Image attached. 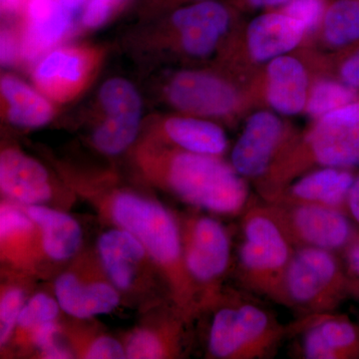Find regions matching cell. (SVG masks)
<instances>
[{"instance_id":"cell-16","label":"cell","mask_w":359,"mask_h":359,"mask_svg":"<svg viewBox=\"0 0 359 359\" xmlns=\"http://www.w3.org/2000/svg\"><path fill=\"white\" fill-rule=\"evenodd\" d=\"M85 268L61 273L54 283V294L60 309L77 320H88L110 313L119 306L121 294L107 276Z\"/></svg>"},{"instance_id":"cell-37","label":"cell","mask_w":359,"mask_h":359,"mask_svg":"<svg viewBox=\"0 0 359 359\" xmlns=\"http://www.w3.org/2000/svg\"><path fill=\"white\" fill-rule=\"evenodd\" d=\"M346 214L359 226V172L356 173L353 186L349 190L346 203Z\"/></svg>"},{"instance_id":"cell-30","label":"cell","mask_w":359,"mask_h":359,"mask_svg":"<svg viewBox=\"0 0 359 359\" xmlns=\"http://www.w3.org/2000/svg\"><path fill=\"white\" fill-rule=\"evenodd\" d=\"M65 332L71 344V351L75 356L88 359L127 358L124 344L109 335L76 334L73 330L65 328Z\"/></svg>"},{"instance_id":"cell-9","label":"cell","mask_w":359,"mask_h":359,"mask_svg":"<svg viewBox=\"0 0 359 359\" xmlns=\"http://www.w3.org/2000/svg\"><path fill=\"white\" fill-rule=\"evenodd\" d=\"M233 42V62L238 74L255 77L269 61L289 54L306 41L304 25L280 8L269 9L238 25Z\"/></svg>"},{"instance_id":"cell-6","label":"cell","mask_w":359,"mask_h":359,"mask_svg":"<svg viewBox=\"0 0 359 359\" xmlns=\"http://www.w3.org/2000/svg\"><path fill=\"white\" fill-rule=\"evenodd\" d=\"M349 280L337 252L297 248L285 273L282 304L299 316L335 311L349 297Z\"/></svg>"},{"instance_id":"cell-34","label":"cell","mask_w":359,"mask_h":359,"mask_svg":"<svg viewBox=\"0 0 359 359\" xmlns=\"http://www.w3.org/2000/svg\"><path fill=\"white\" fill-rule=\"evenodd\" d=\"M347 275L351 278H359V226L355 228L348 243L339 252Z\"/></svg>"},{"instance_id":"cell-38","label":"cell","mask_w":359,"mask_h":359,"mask_svg":"<svg viewBox=\"0 0 359 359\" xmlns=\"http://www.w3.org/2000/svg\"><path fill=\"white\" fill-rule=\"evenodd\" d=\"M1 41V58L4 62H7L13 58V43L6 35H2Z\"/></svg>"},{"instance_id":"cell-29","label":"cell","mask_w":359,"mask_h":359,"mask_svg":"<svg viewBox=\"0 0 359 359\" xmlns=\"http://www.w3.org/2000/svg\"><path fill=\"white\" fill-rule=\"evenodd\" d=\"M60 309L57 299L50 295L43 292L32 295L21 309L16 323L13 334L16 344H20L35 327L49 321L57 320Z\"/></svg>"},{"instance_id":"cell-26","label":"cell","mask_w":359,"mask_h":359,"mask_svg":"<svg viewBox=\"0 0 359 359\" xmlns=\"http://www.w3.org/2000/svg\"><path fill=\"white\" fill-rule=\"evenodd\" d=\"M2 95L8 103V119L22 127H40L50 121L53 110L51 105L16 78L1 79Z\"/></svg>"},{"instance_id":"cell-32","label":"cell","mask_w":359,"mask_h":359,"mask_svg":"<svg viewBox=\"0 0 359 359\" xmlns=\"http://www.w3.org/2000/svg\"><path fill=\"white\" fill-rule=\"evenodd\" d=\"M26 302V292L18 283L2 285L0 297V346H6L13 337L18 318Z\"/></svg>"},{"instance_id":"cell-40","label":"cell","mask_w":359,"mask_h":359,"mask_svg":"<svg viewBox=\"0 0 359 359\" xmlns=\"http://www.w3.org/2000/svg\"><path fill=\"white\" fill-rule=\"evenodd\" d=\"M63 6H65L66 8L69 11H76V9L80 8L87 0H58Z\"/></svg>"},{"instance_id":"cell-17","label":"cell","mask_w":359,"mask_h":359,"mask_svg":"<svg viewBox=\"0 0 359 359\" xmlns=\"http://www.w3.org/2000/svg\"><path fill=\"white\" fill-rule=\"evenodd\" d=\"M355 169L321 167L306 172L264 202L320 205L346 212Z\"/></svg>"},{"instance_id":"cell-39","label":"cell","mask_w":359,"mask_h":359,"mask_svg":"<svg viewBox=\"0 0 359 359\" xmlns=\"http://www.w3.org/2000/svg\"><path fill=\"white\" fill-rule=\"evenodd\" d=\"M204 1V0H157L158 4L166 6H177L178 7L187 6V4H195V2Z\"/></svg>"},{"instance_id":"cell-25","label":"cell","mask_w":359,"mask_h":359,"mask_svg":"<svg viewBox=\"0 0 359 359\" xmlns=\"http://www.w3.org/2000/svg\"><path fill=\"white\" fill-rule=\"evenodd\" d=\"M314 36L339 52L359 42V0H330Z\"/></svg>"},{"instance_id":"cell-5","label":"cell","mask_w":359,"mask_h":359,"mask_svg":"<svg viewBox=\"0 0 359 359\" xmlns=\"http://www.w3.org/2000/svg\"><path fill=\"white\" fill-rule=\"evenodd\" d=\"M238 280L245 289L283 304V282L295 248L264 202L243 212Z\"/></svg>"},{"instance_id":"cell-28","label":"cell","mask_w":359,"mask_h":359,"mask_svg":"<svg viewBox=\"0 0 359 359\" xmlns=\"http://www.w3.org/2000/svg\"><path fill=\"white\" fill-rule=\"evenodd\" d=\"M358 100V89L353 88L330 75H316L309 89L304 113L314 121Z\"/></svg>"},{"instance_id":"cell-21","label":"cell","mask_w":359,"mask_h":359,"mask_svg":"<svg viewBox=\"0 0 359 359\" xmlns=\"http://www.w3.org/2000/svg\"><path fill=\"white\" fill-rule=\"evenodd\" d=\"M188 321L180 313L157 327L137 328L125 341L127 358L155 359L180 358L183 346L184 325Z\"/></svg>"},{"instance_id":"cell-41","label":"cell","mask_w":359,"mask_h":359,"mask_svg":"<svg viewBox=\"0 0 359 359\" xmlns=\"http://www.w3.org/2000/svg\"><path fill=\"white\" fill-rule=\"evenodd\" d=\"M349 297L359 301V278H351L349 280Z\"/></svg>"},{"instance_id":"cell-12","label":"cell","mask_w":359,"mask_h":359,"mask_svg":"<svg viewBox=\"0 0 359 359\" xmlns=\"http://www.w3.org/2000/svg\"><path fill=\"white\" fill-rule=\"evenodd\" d=\"M242 11L229 1L204 0L175 9L170 22L188 55L205 57L224 37L241 25Z\"/></svg>"},{"instance_id":"cell-33","label":"cell","mask_w":359,"mask_h":359,"mask_svg":"<svg viewBox=\"0 0 359 359\" xmlns=\"http://www.w3.org/2000/svg\"><path fill=\"white\" fill-rule=\"evenodd\" d=\"M330 1V0H292L280 9L295 20L301 21L306 27L309 39L318 32Z\"/></svg>"},{"instance_id":"cell-15","label":"cell","mask_w":359,"mask_h":359,"mask_svg":"<svg viewBox=\"0 0 359 359\" xmlns=\"http://www.w3.org/2000/svg\"><path fill=\"white\" fill-rule=\"evenodd\" d=\"M313 73L309 59L306 62L301 56L289 53L273 59L262 69V101L280 115L304 113L313 83Z\"/></svg>"},{"instance_id":"cell-2","label":"cell","mask_w":359,"mask_h":359,"mask_svg":"<svg viewBox=\"0 0 359 359\" xmlns=\"http://www.w3.org/2000/svg\"><path fill=\"white\" fill-rule=\"evenodd\" d=\"M359 167V100L314 120L256 188L264 201L313 168Z\"/></svg>"},{"instance_id":"cell-4","label":"cell","mask_w":359,"mask_h":359,"mask_svg":"<svg viewBox=\"0 0 359 359\" xmlns=\"http://www.w3.org/2000/svg\"><path fill=\"white\" fill-rule=\"evenodd\" d=\"M212 308L216 311L208 337L212 358H269L289 337V325L252 299L222 294Z\"/></svg>"},{"instance_id":"cell-10","label":"cell","mask_w":359,"mask_h":359,"mask_svg":"<svg viewBox=\"0 0 359 359\" xmlns=\"http://www.w3.org/2000/svg\"><path fill=\"white\" fill-rule=\"evenodd\" d=\"M299 135L276 112L259 110L252 113L231 150V166L243 178L257 185L266 178Z\"/></svg>"},{"instance_id":"cell-13","label":"cell","mask_w":359,"mask_h":359,"mask_svg":"<svg viewBox=\"0 0 359 359\" xmlns=\"http://www.w3.org/2000/svg\"><path fill=\"white\" fill-rule=\"evenodd\" d=\"M97 252L106 276L120 294H138L148 283V276L158 271L140 241L123 229L115 226L103 233L97 241Z\"/></svg>"},{"instance_id":"cell-31","label":"cell","mask_w":359,"mask_h":359,"mask_svg":"<svg viewBox=\"0 0 359 359\" xmlns=\"http://www.w3.org/2000/svg\"><path fill=\"white\" fill-rule=\"evenodd\" d=\"M314 55V70L318 75H330L359 90V42L325 59Z\"/></svg>"},{"instance_id":"cell-7","label":"cell","mask_w":359,"mask_h":359,"mask_svg":"<svg viewBox=\"0 0 359 359\" xmlns=\"http://www.w3.org/2000/svg\"><path fill=\"white\" fill-rule=\"evenodd\" d=\"M259 76L231 80L204 71H181L170 82L168 96L175 107L190 114L238 119L263 104Z\"/></svg>"},{"instance_id":"cell-35","label":"cell","mask_w":359,"mask_h":359,"mask_svg":"<svg viewBox=\"0 0 359 359\" xmlns=\"http://www.w3.org/2000/svg\"><path fill=\"white\" fill-rule=\"evenodd\" d=\"M121 0H90L85 11L83 22L89 27H96L107 20L113 7Z\"/></svg>"},{"instance_id":"cell-18","label":"cell","mask_w":359,"mask_h":359,"mask_svg":"<svg viewBox=\"0 0 359 359\" xmlns=\"http://www.w3.org/2000/svg\"><path fill=\"white\" fill-rule=\"evenodd\" d=\"M1 261L21 273H34L45 256L41 233L25 207L2 202L0 207Z\"/></svg>"},{"instance_id":"cell-36","label":"cell","mask_w":359,"mask_h":359,"mask_svg":"<svg viewBox=\"0 0 359 359\" xmlns=\"http://www.w3.org/2000/svg\"><path fill=\"white\" fill-rule=\"evenodd\" d=\"M243 13L257 9H276L285 6L292 0H230Z\"/></svg>"},{"instance_id":"cell-3","label":"cell","mask_w":359,"mask_h":359,"mask_svg":"<svg viewBox=\"0 0 359 359\" xmlns=\"http://www.w3.org/2000/svg\"><path fill=\"white\" fill-rule=\"evenodd\" d=\"M163 182L186 204L214 214L236 216L249 207V183L219 156L172 153Z\"/></svg>"},{"instance_id":"cell-8","label":"cell","mask_w":359,"mask_h":359,"mask_svg":"<svg viewBox=\"0 0 359 359\" xmlns=\"http://www.w3.org/2000/svg\"><path fill=\"white\" fill-rule=\"evenodd\" d=\"M179 222L187 269L202 294L205 311L223 294L222 283L231 261V237L212 217L193 215Z\"/></svg>"},{"instance_id":"cell-24","label":"cell","mask_w":359,"mask_h":359,"mask_svg":"<svg viewBox=\"0 0 359 359\" xmlns=\"http://www.w3.org/2000/svg\"><path fill=\"white\" fill-rule=\"evenodd\" d=\"M28 18V50L33 54L56 43L70 25L69 11L58 0H30Z\"/></svg>"},{"instance_id":"cell-1","label":"cell","mask_w":359,"mask_h":359,"mask_svg":"<svg viewBox=\"0 0 359 359\" xmlns=\"http://www.w3.org/2000/svg\"><path fill=\"white\" fill-rule=\"evenodd\" d=\"M85 196L109 223L140 241L157 266L174 309L187 321L203 311L202 294L187 269L179 219L167 208L129 191Z\"/></svg>"},{"instance_id":"cell-11","label":"cell","mask_w":359,"mask_h":359,"mask_svg":"<svg viewBox=\"0 0 359 359\" xmlns=\"http://www.w3.org/2000/svg\"><path fill=\"white\" fill-rule=\"evenodd\" d=\"M264 203L295 249L318 248L339 254L355 228L348 215L339 210L320 205Z\"/></svg>"},{"instance_id":"cell-14","label":"cell","mask_w":359,"mask_h":359,"mask_svg":"<svg viewBox=\"0 0 359 359\" xmlns=\"http://www.w3.org/2000/svg\"><path fill=\"white\" fill-rule=\"evenodd\" d=\"M100 101L107 118L94 132V145L105 154H120L133 143L138 133L140 96L127 80L114 78L103 85Z\"/></svg>"},{"instance_id":"cell-23","label":"cell","mask_w":359,"mask_h":359,"mask_svg":"<svg viewBox=\"0 0 359 359\" xmlns=\"http://www.w3.org/2000/svg\"><path fill=\"white\" fill-rule=\"evenodd\" d=\"M299 318L316 330L334 359L359 358V325L348 316L330 311Z\"/></svg>"},{"instance_id":"cell-22","label":"cell","mask_w":359,"mask_h":359,"mask_svg":"<svg viewBox=\"0 0 359 359\" xmlns=\"http://www.w3.org/2000/svg\"><path fill=\"white\" fill-rule=\"evenodd\" d=\"M165 131L170 140L188 152L219 157L228 148V139L224 130L207 120L170 118L165 123Z\"/></svg>"},{"instance_id":"cell-19","label":"cell","mask_w":359,"mask_h":359,"mask_svg":"<svg viewBox=\"0 0 359 359\" xmlns=\"http://www.w3.org/2000/svg\"><path fill=\"white\" fill-rule=\"evenodd\" d=\"M0 188L7 199L23 207L44 205L53 197L45 168L15 149H6L0 155Z\"/></svg>"},{"instance_id":"cell-27","label":"cell","mask_w":359,"mask_h":359,"mask_svg":"<svg viewBox=\"0 0 359 359\" xmlns=\"http://www.w3.org/2000/svg\"><path fill=\"white\" fill-rule=\"evenodd\" d=\"M85 60L75 50L52 52L40 63L35 72L37 83L54 95L75 88L84 76Z\"/></svg>"},{"instance_id":"cell-20","label":"cell","mask_w":359,"mask_h":359,"mask_svg":"<svg viewBox=\"0 0 359 359\" xmlns=\"http://www.w3.org/2000/svg\"><path fill=\"white\" fill-rule=\"evenodd\" d=\"M25 209L39 226L45 257L53 262H65L79 252L83 233L73 217L43 205H27Z\"/></svg>"}]
</instances>
